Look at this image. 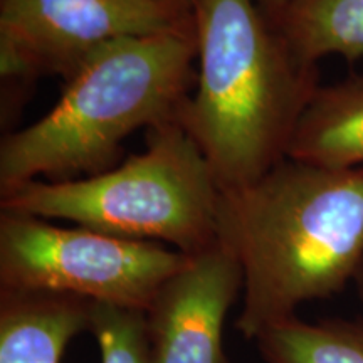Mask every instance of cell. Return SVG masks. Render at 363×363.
<instances>
[{
	"label": "cell",
	"instance_id": "cell-9",
	"mask_svg": "<svg viewBox=\"0 0 363 363\" xmlns=\"http://www.w3.org/2000/svg\"><path fill=\"white\" fill-rule=\"evenodd\" d=\"M288 158L321 169H362L363 76L318 88L299 118Z\"/></svg>",
	"mask_w": 363,
	"mask_h": 363
},
{
	"label": "cell",
	"instance_id": "cell-13",
	"mask_svg": "<svg viewBox=\"0 0 363 363\" xmlns=\"http://www.w3.org/2000/svg\"><path fill=\"white\" fill-rule=\"evenodd\" d=\"M288 4L289 0H257V6H259L262 13L276 27L281 26V21H283Z\"/></svg>",
	"mask_w": 363,
	"mask_h": 363
},
{
	"label": "cell",
	"instance_id": "cell-1",
	"mask_svg": "<svg viewBox=\"0 0 363 363\" xmlns=\"http://www.w3.org/2000/svg\"><path fill=\"white\" fill-rule=\"evenodd\" d=\"M217 240L242 267L235 328L246 340L342 291L363 256V167L331 170L286 158L222 190Z\"/></svg>",
	"mask_w": 363,
	"mask_h": 363
},
{
	"label": "cell",
	"instance_id": "cell-4",
	"mask_svg": "<svg viewBox=\"0 0 363 363\" xmlns=\"http://www.w3.org/2000/svg\"><path fill=\"white\" fill-rule=\"evenodd\" d=\"M220 194L199 145L169 121L148 130L145 152L121 165L74 180L27 182L0 195V211L170 244L194 256L217 242Z\"/></svg>",
	"mask_w": 363,
	"mask_h": 363
},
{
	"label": "cell",
	"instance_id": "cell-3",
	"mask_svg": "<svg viewBox=\"0 0 363 363\" xmlns=\"http://www.w3.org/2000/svg\"><path fill=\"white\" fill-rule=\"evenodd\" d=\"M197 61L195 26L126 38L93 54L49 113L0 145V195L45 177L65 182L115 167L142 128L179 120Z\"/></svg>",
	"mask_w": 363,
	"mask_h": 363
},
{
	"label": "cell",
	"instance_id": "cell-7",
	"mask_svg": "<svg viewBox=\"0 0 363 363\" xmlns=\"http://www.w3.org/2000/svg\"><path fill=\"white\" fill-rule=\"evenodd\" d=\"M242 288V267L219 240L189 256L145 313L148 363H229L224 325Z\"/></svg>",
	"mask_w": 363,
	"mask_h": 363
},
{
	"label": "cell",
	"instance_id": "cell-11",
	"mask_svg": "<svg viewBox=\"0 0 363 363\" xmlns=\"http://www.w3.org/2000/svg\"><path fill=\"white\" fill-rule=\"evenodd\" d=\"M256 345L264 363H363V320L293 316L266 328Z\"/></svg>",
	"mask_w": 363,
	"mask_h": 363
},
{
	"label": "cell",
	"instance_id": "cell-15",
	"mask_svg": "<svg viewBox=\"0 0 363 363\" xmlns=\"http://www.w3.org/2000/svg\"><path fill=\"white\" fill-rule=\"evenodd\" d=\"M157 2L169 4V6H174L177 9H182V11L194 12V4L195 0H157Z\"/></svg>",
	"mask_w": 363,
	"mask_h": 363
},
{
	"label": "cell",
	"instance_id": "cell-2",
	"mask_svg": "<svg viewBox=\"0 0 363 363\" xmlns=\"http://www.w3.org/2000/svg\"><path fill=\"white\" fill-rule=\"evenodd\" d=\"M199 71L179 123L220 190L252 184L288 158L299 118L320 88L257 0H195Z\"/></svg>",
	"mask_w": 363,
	"mask_h": 363
},
{
	"label": "cell",
	"instance_id": "cell-14",
	"mask_svg": "<svg viewBox=\"0 0 363 363\" xmlns=\"http://www.w3.org/2000/svg\"><path fill=\"white\" fill-rule=\"evenodd\" d=\"M353 283H355L357 293H358V296H360L362 303H363V256H362V259H360V262H358V266H357L355 276H353Z\"/></svg>",
	"mask_w": 363,
	"mask_h": 363
},
{
	"label": "cell",
	"instance_id": "cell-8",
	"mask_svg": "<svg viewBox=\"0 0 363 363\" xmlns=\"http://www.w3.org/2000/svg\"><path fill=\"white\" fill-rule=\"evenodd\" d=\"M93 303L69 294L0 289V363H62L89 331Z\"/></svg>",
	"mask_w": 363,
	"mask_h": 363
},
{
	"label": "cell",
	"instance_id": "cell-12",
	"mask_svg": "<svg viewBox=\"0 0 363 363\" xmlns=\"http://www.w3.org/2000/svg\"><path fill=\"white\" fill-rule=\"evenodd\" d=\"M89 333L96 340L101 363H148L145 311L93 303Z\"/></svg>",
	"mask_w": 363,
	"mask_h": 363
},
{
	"label": "cell",
	"instance_id": "cell-6",
	"mask_svg": "<svg viewBox=\"0 0 363 363\" xmlns=\"http://www.w3.org/2000/svg\"><path fill=\"white\" fill-rule=\"evenodd\" d=\"M192 24L194 12L157 0H2L0 72L4 79L67 81L108 44Z\"/></svg>",
	"mask_w": 363,
	"mask_h": 363
},
{
	"label": "cell",
	"instance_id": "cell-10",
	"mask_svg": "<svg viewBox=\"0 0 363 363\" xmlns=\"http://www.w3.org/2000/svg\"><path fill=\"white\" fill-rule=\"evenodd\" d=\"M279 29L306 62L331 54L353 62L363 57V0H289Z\"/></svg>",
	"mask_w": 363,
	"mask_h": 363
},
{
	"label": "cell",
	"instance_id": "cell-5",
	"mask_svg": "<svg viewBox=\"0 0 363 363\" xmlns=\"http://www.w3.org/2000/svg\"><path fill=\"white\" fill-rule=\"evenodd\" d=\"M187 259L158 242L0 212V289L69 294L147 313Z\"/></svg>",
	"mask_w": 363,
	"mask_h": 363
}]
</instances>
